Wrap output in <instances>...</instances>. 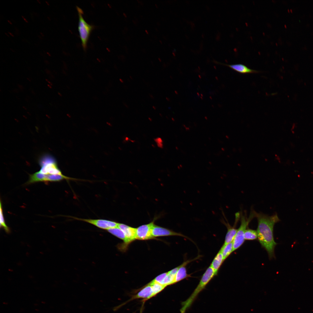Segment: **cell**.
Here are the masks:
<instances>
[{"instance_id": "cell-1", "label": "cell", "mask_w": 313, "mask_h": 313, "mask_svg": "<svg viewBox=\"0 0 313 313\" xmlns=\"http://www.w3.org/2000/svg\"><path fill=\"white\" fill-rule=\"evenodd\" d=\"M255 215L258 221L257 238L267 251L269 258L272 259L274 257V248L277 244L274 237V227L280 220L276 214L268 216L255 211Z\"/></svg>"}, {"instance_id": "cell-2", "label": "cell", "mask_w": 313, "mask_h": 313, "mask_svg": "<svg viewBox=\"0 0 313 313\" xmlns=\"http://www.w3.org/2000/svg\"><path fill=\"white\" fill-rule=\"evenodd\" d=\"M215 276L214 270L210 266L203 274L199 284L191 295L185 301L182 303V307L180 310L181 313H185L199 293L205 288L206 285Z\"/></svg>"}, {"instance_id": "cell-3", "label": "cell", "mask_w": 313, "mask_h": 313, "mask_svg": "<svg viewBox=\"0 0 313 313\" xmlns=\"http://www.w3.org/2000/svg\"><path fill=\"white\" fill-rule=\"evenodd\" d=\"M255 217L254 211L252 210L251 212L249 218H248L245 214H241V225L237 229V231L232 242L233 245V252L240 247L244 243L245 239L244 233L247 229L250 221Z\"/></svg>"}, {"instance_id": "cell-4", "label": "cell", "mask_w": 313, "mask_h": 313, "mask_svg": "<svg viewBox=\"0 0 313 313\" xmlns=\"http://www.w3.org/2000/svg\"><path fill=\"white\" fill-rule=\"evenodd\" d=\"M77 9L79 15L78 29L81 45L84 50L87 48V43L90 33L94 28V26L88 23L83 18V11L79 7L77 6Z\"/></svg>"}, {"instance_id": "cell-5", "label": "cell", "mask_w": 313, "mask_h": 313, "mask_svg": "<svg viewBox=\"0 0 313 313\" xmlns=\"http://www.w3.org/2000/svg\"><path fill=\"white\" fill-rule=\"evenodd\" d=\"M224 215L225 221L222 219L221 222L227 228V232L225 237L224 242L222 245L223 246L233 242L237 231V229H236V227L240 218L241 215L239 212H236L235 214V221L233 226H231L229 224Z\"/></svg>"}, {"instance_id": "cell-6", "label": "cell", "mask_w": 313, "mask_h": 313, "mask_svg": "<svg viewBox=\"0 0 313 313\" xmlns=\"http://www.w3.org/2000/svg\"><path fill=\"white\" fill-rule=\"evenodd\" d=\"M75 219L88 223L100 228L106 230L111 228L117 227L119 223L114 221L104 219H83L77 218Z\"/></svg>"}, {"instance_id": "cell-7", "label": "cell", "mask_w": 313, "mask_h": 313, "mask_svg": "<svg viewBox=\"0 0 313 313\" xmlns=\"http://www.w3.org/2000/svg\"><path fill=\"white\" fill-rule=\"evenodd\" d=\"M154 224V222L153 221L136 228V239L147 240L154 238L152 233V228Z\"/></svg>"}, {"instance_id": "cell-8", "label": "cell", "mask_w": 313, "mask_h": 313, "mask_svg": "<svg viewBox=\"0 0 313 313\" xmlns=\"http://www.w3.org/2000/svg\"><path fill=\"white\" fill-rule=\"evenodd\" d=\"M152 235L154 237L170 236H179L191 240L188 236L183 234L176 232L171 230L164 228L154 224L152 230Z\"/></svg>"}, {"instance_id": "cell-9", "label": "cell", "mask_w": 313, "mask_h": 313, "mask_svg": "<svg viewBox=\"0 0 313 313\" xmlns=\"http://www.w3.org/2000/svg\"><path fill=\"white\" fill-rule=\"evenodd\" d=\"M214 62L218 64L228 66L235 71L242 74L258 73L260 72V71L250 69L242 64H228L216 61H214Z\"/></svg>"}, {"instance_id": "cell-10", "label": "cell", "mask_w": 313, "mask_h": 313, "mask_svg": "<svg viewBox=\"0 0 313 313\" xmlns=\"http://www.w3.org/2000/svg\"><path fill=\"white\" fill-rule=\"evenodd\" d=\"M154 296L152 287L148 283L143 287L136 294L133 296L128 301L140 298L143 299L144 301H146Z\"/></svg>"}, {"instance_id": "cell-11", "label": "cell", "mask_w": 313, "mask_h": 313, "mask_svg": "<svg viewBox=\"0 0 313 313\" xmlns=\"http://www.w3.org/2000/svg\"><path fill=\"white\" fill-rule=\"evenodd\" d=\"M198 257L193 259L186 261L179 265V268L175 276L174 284L191 276L190 274L187 273L186 266L191 262L196 259Z\"/></svg>"}, {"instance_id": "cell-12", "label": "cell", "mask_w": 313, "mask_h": 313, "mask_svg": "<svg viewBox=\"0 0 313 313\" xmlns=\"http://www.w3.org/2000/svg\"><path fill=\"white\" fill-rule=\"evenodd\" d=\"M118 227L123 232L129 243L136 239V228L119 223Z\"/></svg>"}, {"instance_id": "cell-13", "label": "cell", "mask_w": 313, "mask_h": 313, "mask_svg": "<svg viewBox=\"0 0 313 313\" xmlns=\"http://www.w3.org/2000/svg\"><path fill=\"white\" fill-rule=\"evenodd\" d=\"M223 262L222 252L220 250L214 258L210 266L214 270L216 276L217 275L219 270Z\"/></svg>"}, {"instance_id": "cell-14", "label": "cell", "mask_w": 313, "mask_h": 313, "mask_svg": "<svg viewBox=\"0 0 313 313\" xmlns=\"http://www.w3.org/2000/svg\"><path fill=\"white\" fill-rule=\"evenodd\" d=\"M107 230L112 234L123 240L125 244L129 243L123 232L118 227L111 228Z\"/></svg>"}, {"instance_id": "cell-15", "label": "cell", "mask_w": 313, "mask_h": 313, "mask_svg": "<svg viewBox=\"0 0 313 313\" xmlns=\"http://www.w3.org/2000/svg\"><path fill=\"white\" fill-rule=\"evenodd\" d=\"M224 261L233 252V242L229 243L225 246H222L220 249Z\"/></svg>"}, {"instance_id": "cell-16", "label": "cell", "mask_w": 313, "mask_h": 313, "mask_svg": "<svg viewBox=\"0 0 313 313\" xmlns=\"http://www.w3.org/2000/svg\"><path fill=\"white\" fill-rule=\"evenodd\" d=\"M151 287L154 296L163 290L166 286L152 281L149 283Z\"/></svg>"}, {"instance_id": "cell-17", "label": "cell", "mask_w": 313, "mask_h": 313, "mask_svg": "<svg viewBox=\"0 0 313 313\" xmlns=\"http://www.w3.org/2000/svg\"><path fill=\"white\" fill-rule=\"evenodd\" d=\"M258 238L257 231L251 229H247L244 233V238L246 240H254Z\"/></svg>"}, {"instance_id": "cell-18", "label": "cell", "mask_w": 313, "mask_h": 313, "mask_svg": "<svg viewBox=\"0 0 313 313\" xmlns=\"http://www.w3.org/2000/svg\"><path fill=\"white\" fill-rule=\"evenodd\" d=\"M0 228H3L5 232L9 233L10 232L9 228L7 225L6 223L4 218L3 216L2 207L1 201L0 202Z\"/></svg>"}, {"instance_id": "cell-19", "label": "cell", "mask_w": 313, "mask_h": 313, "mask_svg": "<svg viewBox=\"0 0 313 313\" xmlns=\"http://www.w3.org/2000/svg\"><path fill=\"white\" fill-rule=\"evenodd\" d=\"M167 274L168 272L162 274L157 276L153 280L162 285L164 279Z\"/></svg>"}, {"instance_id": "cell-20", "label": "cell", "mask_w": 313, "mask_h": 313, "mask_svg": "<svg viewBox=\"0 0 313 313\" xmlns=\"http://www.w3.org/2000/svg\"><path fill=\"white\" fill-rule=\"evenodd\" d=\"M157 146L159 148H162L163 146L162 139L160 137H157L154 139Z\"/></svg>"}, {"instance_id": "cell-21", "label": "cell", "mask_w": 313, "mask_h": 313, "mask_svg": "<svg viewBox=\"0 0 313 313\" xmlns=\"http://www.w3.org/2000/svg\"><path fill=\"white\" fill-rule=\"evenodd\" d=\"M21 17L22 19L26 23H28V21L23 16H21Z\"/></svg>"}, {"instance_id": "cell-22", "label": "cell", "mask_w": 313, "mask_h": 313, "mask_svg": "<svg viewBox=\"0 0 313 313\" xmlns=\"http://www.w3.org/2000/svg\"><path fill=\"white\" fill-rule=\"evenodd\" d=\"M45 72L46 73L48 74H51V72L50 70L48 69H46L45 70Z\"/></svg>"}, {"instance_id": "cell-23", "label": "cell", "mask_w": 313, "mask_h": 313, "mask_svg": "<svg viewBox=\"0 0 313 313\" xmlns=\"http://www.w3.org/2000/svg\"><path fill=\"white\" fill-rule=\"evenodd\" d=\"M18 86L20 89L21 90H22L23 89V87L20 84H18Z\"/></svg>"}, {"instance_id": "cell-24", "label": "cell", "mask_w": 313, "mask_h": 313, "mask_svg": "<svg viewBox=\"0 0 313 313\" xmlns=\"http://www.w3.org/2000/svg\"><path fill=\"white\" fill-rule=\"evenodd\" d=\"M8 33L10 35L12 36V37H14V35L12 32H8Z\"/></svg>"}, {"instance_id": "cell-25", "label": "cell", "mask_w": 313, "mask_h": 313, "mask_svg": "<svg viewBox=\"0 0 313 313\" xmlns=\"http://www.w3.org/2000/svg\"><path fill=\"white\" fill-rule=\"evenodd\" d=\"M46 80L48 82V83H49L50 85L51 86L53 84L48 79H46Z\"/></svg>"}, {"instance_id": "cell-26", "label": "cell", "mask_w": 313, "mask_h": 313, "mask_svg": "<svg viewBox=\"0 0 313 313\" xmlns=\"http://www.w3.org/2000/svg\"><path fill=\"white\" fill-rule=\"evenodd\" d=\"M44 61L45 63L47 65H49L50 63L49 61L47 60H45Z\"/></svg>"}, {"instance_id": "cell-27", "label": "cell", "mask_w": 313, "mask_h": 313, "mask_svg": "<svg viewBox=\"0 0 313 313\" xmlns=\"http://www.w3.org/2000/svg\"><path fill=\"white\" fill-rule=\"evenodd\" d=\"M7 22L8 23H9L10 24V25H12V22L10 21V20H7Z\"/></svg>"}, {"instance_id": "cell-28", "label": "cell", "mask_w": 313, "mask_h": 313, "mask_svg": "<svg viewBox=\"0 0 313 313\" xmlns=\"http://www.w3.org/2000/svg\"><path fill=\"white\" fill-rule=\"evenodd\" d=\"M46 54L49 57H50L51 56V55L50 52H47Z\"/></svg>"}, {"instance_id": "cell-29", "label": "cell", "mask_w": 313, "mask_h": 313, "mask_svg": "<svg viewBox=\"0 0 313 313\" xmlns=\"http://www.w3.org/2000/svg\"><path fill=\"white\" fill-rule=\"evenodd\" d=\"M88 76L89 78L90 79H91L93 80L92 79H93V78L92 77V76L88 74Z\"/></svg>"}, {"instance_id": "cell-30", "label": "cell", "mask_w": 313, "mask_h": 313, "mask_svg": "<svg viewBox=\"0 0 313 313\" xmlns=\"http://www.w3.org/2000/svg\"><path fill=\"white\" fill-rule=\"evenodd\" d=\"M45 3L48 6H50V3L48 2L47 1H45Z\"/></svg>"}, {"instance_id": "cell-31", "label": "cell", "mask_w": 313, "mask_h": 313, "mask_svg": "<svg viewBox=\"0 0 313 313\" xmlns=\"http://www.w3.org/2000/svg\"><path fill=\"white\" fill-rule=\"evenodd\" d=\"M5 35L6 36H7L8 37H10V35H9V34L8 33L5 32Z\"/></svg>"}, {"instance_id": "cell-32", "label": "cell", "mask_w": 313, "mask_h": 313, "mask_svg": "<svg viewBox=\"0 0 313 313\" xmlns=\"http://www.w3.org/2000/svg\"><path fill=\"white\" fill-rule=\"evenodd\" d=\"M40 35H41V36H42V37H44V34H43V33L42 32H40Z\"/></svg>"}, {"instance_id": "cell-33", "label": "cell", "mask_w": 313, "mask_h": 313, "mask_svg": "<svg viewBox=\"0 0 313 313\" xmlns=\"http://www.w3.org/2000/svg\"><path fill=\"white\" fill-rule=\"evenodd\" d=\"M38 37L40 39H41V40L42 39L43 37H42L41 36H40V35H38Z\"/></svg>"}, {"instance_id": "cell-34", "label": "cell", "mask_w": 313, "mask_h": 313, "mask_svg": "<svg viewBox=\"0 0 313 313\" xmlns=\"http://www.w3.org/2000/svg\"><path fill=\"white\" fill-rule=\"evenodd\" d=\"M47 86H48V87H49V88H52V86H51V85H50L49 84H48L47 85Z\"/></svg>"}, {"instance_id": "cell-35", "label": "cell", "mask_w": 313, "mask_h": 313, "mask_svg": "<svg viewBox=\"0 0 313 313\" xmlns=\"http://www.w3.org/2000/svg\"><path fill=\"white\" fill-rule=\"evenodd\" d=\"M47 18L48 19L49 21H51V19L49 17H48V16L47 17Z\"/></svg>"}, {"instance_id": "cell-36", "label": "cell", "mask_w": 313, "mask_h": 313, "mask_svg": "<svg viewBox=\"0 0 313 313\" xmlns=\"http://www.w3.org/2000/svg\"><path fill=\"white\" fill-rule=\"evenodd\" d=\"M137 1H138V2H139V3H140V4H141V5H143V3H142V2L141 1H138V0H137Z\"/></svg>"}, {"instance_id": "cell-37", "label": "cell", "mask_w": 313, "mask_h": 313, "mask_svg": "<svg viewBox=\"0 0 313 313\" xmlns=\"http://www.w3.org/2000/svg\"><path fill=\"white\" fill-rule=\"evenodd\" d=\"M149 95L150 96V97L151 98H152V99H154V97H153V96L152 94H149Z\"/></svg>"}, {"instance_id": "cell-38", "label": "cell", "mask_w": 313, "mask_h": 313, "mask_svg": "<svg viewBox=\"0 0 313 313\" xmlns=\"http://www.w3.org/2000/svg\"><path fill=\"white\" fill-rule=\"evenodd\" d=\"M37 2H38V3H39V4H41V2L39 0H37Z\"/></svg>"}, {"instance_id": "cell-39", "label": "cell", "mask_w": 313, "mask_h": 313, "mask_svg": "<svg viewBox=\"0 0 313 313\" xmlns=\"http://www.w3.org/2000/svg\"><path fill=\"white\" fill-rule=\"evenodd\" d=\"M31 92L32 93V94H33L34 95L35 94V92H34V91L33 90H32L31 91Z\"/></svg>"}, {"instance_id": "cell-40", "label": "cell", "mask_w": 313, "mask_h": 313, "mask_svg": "<svg viewBox=\"0 0 313 313\" xmlns=\"http://www.w3.org/2000/svg\"><path fill=\"white\" fill-rule=\"evenodd\" d=\"M63 73L64 74L66 75V72L63 70Z\"/></svg>"}, {"instance_id": "cell-41", "label": "cell", "mask_w": 313, "mask_h": 313, "mask_svg": "<svg viewBox=\"0 0 313 313\" xmlns=\"http://www.w3.org/2000/svg\"><path fill=\"white\" fill-rule=\"evenodd\" d=\"M119 80H120V81H121V83H123V80H122V79H119Z\"/></svg>"}, {"instance_id": "cell-42", "label": "cell", "mask_w": 313, "mask_h": 313, "mask_svg": "<svg viewBox=\"0 0 313 313\" xmlns=\"http://www.w3.org/2000/svg\"><path fill=\"white\" fill-rule=\"evenodd\" d=\"M124 105H125V106H126V108H128V105H126V104L125 103H124Z\"/></svg>"}, {"instance_id": "cell-43", "label": "cell", "mask_w": 313, "mask_h": 313, "mask_svg": "<svg viewBox=\"0 0 313 313\" xmlns=\"http://www.w3.org/2000/svg\"><path fill=\"white\" fill-rule=\"evenodd\" d=\"M51 77L53 78H54V76L53 75L51 74Z\"/></svg>"}, {"instance_id": "cell-44", "label": "cell", "mask_w": 313, "mask_h": 313, "mask_svg": "<svg viewBox=\"0 0 313 313\" xmlns=\"http://www.w3.org/2000/svg\"><path fill=\"white\" fill-rule=\"evenodd\" d=\"M27 79L29 81H31V80H30L31 79H30V78H27Z\"/></svg>"}, {"instance_id": "cell-45", "label": "cell", "mask_w": 313, "mask_h": 313, "mask_svg": "<svg viewBox=\"0 0 313 313\" xmlns=\"http://www.w3.org/2000/svg\"><path fill=\"white\" fill-rule=\"evenodd\" d=\"M58 94L60 96H62V94L58 92Z\"/></svg>"}, {"instance_id": "cell-46", "label": "cell", "mask_w": 313, "mask_h": 313, "mask_svg": "<svg viewBox=\"0 0 313 313\" xmlns=\"http://www.w3.org/2000/svg\"><path fill=\"white\" fill-rule=\"evenodd\" d=\"M23 107L25 110H27V108L25 106H23Z\"/></svg>"}, {"instance_id": "cell-47", "label": "cell", "mask_w": 313, "mask_h": 313, "mask_svg": "<svg viewBox=\"0 0 313 313\" xmlns=\"http://www.w3.org/2000/svg\"><path fill=\"white\" fill-rule=\"evenodd\" d=\"M145 32H146V33L147 34H149V32H148L147 31V30H145Z\"/></svg>"}, {"instance_id": "cell-48", "label": "cell", "mask_w": 313, "mask_h": 313, "mask_svg": "<svg viewBox=\"0 0 313 313\" xmlns=\"http://www.w3.org/2000/svg\"><path fill=\"white\" fill-rule=\"evenodd\" d=\"M152 108H154V110H156V108L155 106H152Z\"/></svg>"}, {"instance_id": "cell-49", "label": "cell", "mask_w": 313, "mask_h": 313, "mask_svg": "<svg viewBox=\"0 0 313 313\" xmlns=\"http://www.w3.org/2000/svg\"><path fill=\"white\" fill-rule=\"evenodd\" d=\"M133 22L135 24H136L137 23L135 21L133 20Z\"/></svg>"}, {"instance_id": "cell-50", "label": "cell", "mask_w": 313, "mask_h": 313, "mask_svg": "<svg viewBox=\"0 0 313 313\" xmlns=\"http://www.w3.org/2000/svg\"><path fill=\"white\" fill-rule=\"evenodd\" d=\"M10 49L11 50V51H12V52H14V50H13L12 49Z\"/></svg>"}, {"instance_id": "cell-51", "label": "cell", "mask_w": 313, "mask_h": 313, "mask_svg": "<svg viewBox=\"0 0 313 313\" xmlns=\"http://www.w3.org/2000/svg\"><path fill=\"white\" fill-rule=\"evenodd\" d=\"M158 59L159 60V61H160V62H161V59H160V58H158Z\"/></svg>"}, {"instance_id": "cell-52", "label": "cell", "mask_w": 313, "mask_h": 313, "mask_svg": "<svg viewBox=\"0 0 313 313\" xmlns=\"http://www.w3.org/2000/svg\"><path fill=\"white\" fill-rule=\"evenodd\" d=\"M124 15H125V17H126V16H127L126 15V14H125L124 13Z\"/></svg>"}, {"instance_id": "cell-53", "label": "cell", "mask_w": 313, "mask_h": 313, "mask_svg": "<svg viewBox=\"0 0 313 313\" xmlns=\"http://www.w3.org/2000/svg\"><path fill=\"white\" fill-rule=\"evenodd\" d=\"M149 119H150V120H151V121H152V119H151V118H149Z\"/></svg>"}, {"instance_id": "cell-54", "label": "cell", "mask_w": 313, "mask_h": 313, "mask_svg": "<svg viewBox=\"0 0 313 313\" xmlns=\"http://www.w3.org/2000/svg\"><path fill=\"white\" fill-rule=\"evenodd\" d=\"M160 41V42H161V43H162V41H161V40H160V41Z\"/></svg>"}, {"instance_id": "cell-55", "label": "cell", "mask_w": 313, "mask_h": 313, "mask_svg": "<svg viewBox=\"0 0 313 313\" xmlns=\"http://www.w3.org/2000/svg\"><path fill=\"white\" fill-rule=\"evenodd\" d=\"M17 97V99H19V98H18V97Z\"/></svg>"}, {"instance_id": "cell-56", "label": "cell", "mask_w": 313, "mask_h": 313, "mask_svg": "<svg viewBox=\"0 0 313 313\" xmlns=\"http://www.w3.org/2000/svg\"><path fill=\"white\" fill-rule=\"evenodd\" d=\"M155 6H156V7L157 8V6L156 4H155Z\"/></svg>"}, {"instance_id": "cell-57", "label": "cell", "mask_w": 313, "mask_h": 313, "mask_svg": "<svg viewBox=\"0 0 313 313\" xmlns=\"http://www.w3.org/2000/svg\"><path fill=\"white\" fill-rule=\"evenodd\" d=\"M142 310H141V312L140 313H142Z\"/></svg>"}]
</instances>
